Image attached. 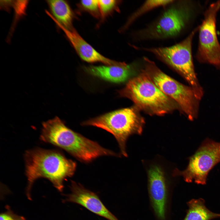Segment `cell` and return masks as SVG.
Wrapping results in <instances>:
<instances>
[{"label": "cell", "mask_w": 220, "mask_h": 220, "mask_svg": "<svg viewBox=\"0 0 220 220\" xmlns=\"http://www.w3.org/2000/svg\"><path fill=\"white\" fill-rule=\"evenodd\" d=\"M220 10V0L211 3L204 13L199 25V39L195 57L200 63L211 64L220 69V44L216 31V20Z\"/></svg>", "instance_id": "ba28073f"}, {"label": "cell", "mask_w": 220, "mask_h": 220, "mask_svg": "<svg viewBox=\"0 0 220 220\" xmlns=\"http://www.w3.org/2000/svg\"><path fill=\"white\" fill-rule=\"evenodd\" d=\"M148 189L152 206L160 220H164L167 196L166 174L163 167L153 163L147 169Z\"/></svg>", "instance_id": "30bf717a"}, {"label": "cell", "mask_w": 220, "mask_h": 220, "mask_svg": "<svg viewBox=\"0 0 220 220\" xmlns=\"http://www.w3.org/2000/svg\"><path fill=\"white\" fill-rule=\"evenodd\" d=\"M193 5L188 1L175 0L154 22L136 33L135 37L139 40L160 39L178 35L192 18Z\"/></svg>", "instance_id": "5b68a950"}, {"label": "cell", "mask_w": 220, "mask_h": 220, "mask_svg": "<svg viewBox=\"0 0 220 220\" xmlns=\"http://www.w3.org/2000/svg\"><path fill=\"white\" fill-rule=\"evenodd\" d=\"M55 23L64 31L76 53L84 61L90 63L100 62L107 65H120L123 63L102 55L86 42L74 28L68 29L57 23Z\"/></svg>", "instance_id": "7c38bea8"}, {"label": "cell", "mask_w": 220, "mask_h": 220, "mask_svg": "<svg viewBox=\"0 0 220 220\" xmlns=\"http://www.w3.org/2000/svg\"><path fill=\"white\" fill-rule=\"evenodd\" d=\"M28 1V0L13 1L12 7H13L14 10L15 21L25 14Z\"/></svg>", "instance_id": "d6986e66"}, {"label": "cell", "mask_w": 220, "mask_h": 220, "mask_svg": "<svg viewBox=\"0 0 220 220\" xmlns=\"http://www.w3.org/2000/svg\"><path fill=\"white\" fill-rule=\"evenodd\" d=\"M89 74L104 80L115 83L124 82L133 75L134 66L123 62L118 65L90 66L84 68Z\"/></svg>", "instance_id": "4fadbf2b"}, {"label": "cell", "mask_w": 220, "mask_h": 220, "mask_svg": "<svg viewBox=\"0 0 220 220\" xmlns=\"http://www.w3.org/2000/svg\"><path fill=\"white\" fill-rule=\"evenodd\" d=\"M78 6L81 10L87 12L94 17H100L98 0H82Z\"/></svg>", "instance_id": "ac0fdd59"}, {"label": "cell", "mask_w": 220, "mask_h": 220, "mask_svg": "<svg viewBox=\"0 0 220 220\" xmlns=\"http://www.w3.org/2000/svg\"><path fill=\"white\" fill-rule=\"evenodd\" d=\"M198 29L199 26L182 41L170 46L149 48L134 47L135 49L142 50L153 54L180 74L193 88L196 97L200 100L203 95V91L196 77L192 53L193 41Z\"/></svg>", "instance_id": "277c9868"}, {"label": "cell", "mask_w": 220, "mask_h": 220, "mask_svg": "<svg viewBox=\"0 0 220 220\" xmlns=\"http://www.w3.org/2000/svg\"><path fill=\"white\" fill-rule=\"evenodd\" d=\"M46 2L51 14L47 10L46 13L54 22L68 29L74 28L72 26L73 13L68 2L62 0H47Z\"/></svg>", "instance_id": "5bb4252c"}, {"label": "cell", "mask_w": 220, "mask_h": 220, "mask_svg": "<svg viewBox=\"0 0 220 220\" xmlns=\"http://www.w3.org/2000/svg\"><path fill=\"white\" fill-rule=\"evenodd\" d=\"M24 156L28 180L26 193L30 200L32 185L38 179H48L58 191L62 192L64 180L72 176L76 170L75 162L56 150L37 148L27 150Z\"/></svg>", "instance_id": "6da1fadb"}, {"label": "cell", "mask_w": 220, "mask_h": 220, "mask_svg": "<svg viewBox=\"0 0 220 220\" xmlns=\"http://www.w3.org/2000/svg\"><path fill=\"white\" fill-rule=\"evenodd\" d=\"M175 0H151L146 1L137 10L130 16L125 25L121 29H127L138 18L147 12L161 6H165L174 2Z\"/></svg>", "instance_id": "2e32d148"}, {"label": "cell", "mask_w": 220, "mask_h": 220, "mask_svg": "<svg viewBox=\"0 0 220 220\" xmlns=\"http://www.w3.org/2000/svg\"><path fill=\"white\" fill-rule=\"evenodd\" d=\"M99 6L100 17L103 19L114 10H118V5L119 1L115 0H99Z\"/></svg>", "instance_id": "e0dca14e"}, {"label": "cell", "mask_w": 220, "mask_h": 220, "mask_svg": "<svg viewBox=\"0 0 220 220\" xmlns=\"http://www.w3.org/2000/svg\"><path fill=\"white\" fill-rule=\"evenodd\" d=\"M143 70L155 85L178 105L188 119L193 120L197 116L200 100L190 86L185 85L162 71L154 62L143 58Z\"/></svg>", "instance_id": "52a82bcc"}, {"label": "cell", "mask_w": 220, "mask_h": 220, "mask_svg": "<svg viewBox=\"0 0 220 220\" xmlns=\"http://www.w3.org/2000/svg\"><path fill=\"white\" fill-rule=\"evenodd\" d=\"M119 93L131 100L139 109L151 115H164L179 108L155 85L143 70L138 75L130 79Z\"/></svg>", "instance_id": "3957f363"}, {"label": "cell", "mask_w": 220, "mask_h": 220, "mask_svg": "<svg viewBox=\"0 0 220 220\" xmlns=\"http://www.w3.org/2000/svg\"><path fill=\"white\" fill-rule=\"evenodd\" d=\"M219 162L220 143L207 138L189 157L186 168L183 171L175 169L173 175L181 176L187 182L193 181L198 184L205 185L209 172Z\"/></svg>", "instance_id": "9c48e42d"}, {"label": "cell", "mask_w": 220, "mask_h": 220, "mask_svg": "<svg viewBox=\"0 0 220 220\" xmlns=\"http://www.w3.org/2000/svg\"><path fill=\"white\" fill-rule=\"evenodd\" d=\"M136 106L115 111L88 120L83 125L101 128L112 134L116 140L121 154L127 157L126 143L130 136L141 135L145 123Z\"/></svg>", "instance_id": "8992f818"}, {"label": "cell", "mask_w": 220, "mask_h": 220, "mask_svg": "<svg viewBox=\"0 0 220 220\" xmlns=\"http://www.w3.org/2000/svg\"><path fill=\"white\" fill-rule=\"evenodd\" d=\"M5 207L6 210L1 213L0 220H26L24 217L15 214L8 205Z\"/></svg>", "instance_id": "ffe728a7"}, {"label": "cell", "mask_w": 220, "mask_h": 220, "mask_svg": "<svg viewBox=\"0 0 220 220\" xmlns=\"http://www.w3.org/2000/svg\"><path fill=\"white\" fill-rule=\"evenodd\" d=\"M40 139L64 149L84 162H90L102 156H118L97 142L72 130L57 116L42 123Z\"/></svg>", "instance_id": "7a4b0ae2"}, {"label": "cell", "mask_w": 220, "mask_h": 220, "mask_svg": "<svg viewBox=\"0 0 220 220\" xmlns=\"http://www.w3.org/2000/svg\"><path fill=\"white\" fill-rule=\"evenodd\" d=\"M71 193L66 195L63 202L78 204L108 220H119L104 205L97 195L81 184L72 181Z\"/></svg>", "instance_id": "8fae6325"}, {"label": "cell", "mask_w": 220, "mask_h": 220, "mask_svg": "<svg viewBox=\"0 0 220 220\" xmlns=\"http://www.w3.org/2000/svg\"><path fill=\"white\" fill-rule=\"evenodd\" d=\"M188 209L184 220H212L220 218V214L209 210L202 198L193 199L187 203Z\"/></svg>", "instance_id": "9a60e30c"}]
</instances>
